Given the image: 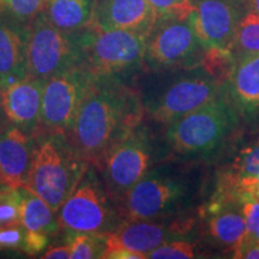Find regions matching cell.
Returning a JSON list of instances; mask_svg holds the SVG:
<instances>
[{
    "label": "cell",
    "instance_id": "6da1fadb",
    "mask_svg": "<svg viewBox=\"0 0 259 259\" xmlns=\"http://www.w3.org/2000/svg\"><path fill=\"white\" fill-rule=\"evenodd\" d=\"M141 93L124 77H96L66 135L77 154L99 168L114 145L143 122Z\"/></svg>",
    "mask_w": 259,
    "mask_h": 259
},
{
    "label": "cell",
    "instance_id": "7a4b0ae2",
    "mask_svg": "<svg viewBox=\"0 0 259 259\" xmlns=\"http://www.w3.org/2000/svg\"><path fill=\"white\" fill-rule=\"evenodd\" d=\"M208 187L202 161L161 162L119 200L122 221L190 215Z\"/></svg>",
    "mask_w": 259,
    "mask_h": 259
},
{
    "label": "cell",
    "instance_id": "3957f363",
    "mask_svg": "<svg viewBox=\"0 0 259 259\" xmlns=\"http://www.w3.org/2000/svg\"><path fill=\"white\" fill-rule=\"evenodd\" d=\"M240 115L225 93L167 126L166 142L180 158L204 161L221 149L238 127Z\"/></svg>",
    "mask_w": 259,
    "mask_h": 259
},
{
    "label": "cell",
    "instance_id": "277c9868",
    "mask_svg": "<svg viewBox=\"0 0 259 259\" xmlns=\"http://www.w3.org/2000/svg\"><path fill=\"white\" fill-rule=\"evenodd\" d=\"M25 189L58 212L71 196L90 163L77 154L64 135L37 136Z\"/></svg>",
    "mask_w": 259,
    "mask_h": 259
},
{
    "label": "cell",
    "instance_id": "5b68a950",
    "mask_svg": "<svg viewBox=\"0 0 259 259\" xmlns=\"http://www.w3.org/2000/svg\"><path fill=\"white\" fill-rule=\"evenodd\" d=\"M161 77L155 87L141 93L145 113L153 120L169 125L216 99L220 87L199 65L187 69L158 71Z\"/></svg>",
    "mask_w": 259,
    "mask_h": 259
},
{
    "label": "cell",
    "instance_id": "8992f818",
    "mask_svg": "<svg viewBox=\"0 0 259 259\" xmlns=\"http://www.w3.org/2000/svg\"><path fill=\"white\" fill-rule=\"evenodd\" d=\"M77 36L82 64L95 77H124L144 66L147 35L88 25Z\"/></svg>",
    "mask_w": 259,
    "mask_h": 259
},
{
    "label": "cell",
    "instance_id": "52a82bcc",
    "mask_svg": "<svg viewBox=\"0 0 259 259\" xmlns=\"http://www.w3.org/2000/svg\"><path fill=\"white\" fill-rule=\"evenodd\" d=\"M57 218L60 228L69 233L109 234L122 222L118 204L92 164L58 210Z\"/></svg>",
    "mask_w": 259,
    "mask_h": 259
},
{
    "label": "cell",
    "instance_id": "ba28073f",
    "mask_svg": "<svg viewBox=\"0 0 259 259\" xmlns=\"http://www.w3.org/2000/svg\"><path fill=\"white\" fill-rule=\"evenodd\" d=\"M160 162L153 135L143 122L107 153L99 168L106 190L116 203Z\"/></svg>",
    "mask_w": 259,
    "mask_h": 259
},
{
    "label": "cell",
    "instance_id": "9c48e42d",
    "mask_svg": "<svg viewBox=\"0 0 259 259\" xmlns=\"http://www.w3.org/2000/svg\"><path fill=\"white\" fill-rule=\"evenodd\" d=\"M204 52L190 15H158L147 35L144 67L149 71L194 67Z\"/></svg>",
    "mask_w": 259,
    "mask_h": 259
},
{
    "label": "cell",
    "instance_id": "30bf717a",
    "mask_svg": "<svg viewBox=\"0 0 259 259\" xmlns=\"http://www.w3.org/2000/svg\"><path fill=\"white\" fill-rule=\"evenodd\" d=\"M95 78L83 64L48 78L42 92L41 113L34 137L69 134Z\"/></svg>",
    "mask_w": 259,
    "mask_h": 259
},
{
    "label": "cell",
    "instance_id": "8fae6325",
    "mask_svg": "<svg viewBox=\"0 0 259 259\" xmlns=\"http://www.w3.org/2000/svg\"><path fill=\"white\" fill-rule=\"evenodd\" d=\"M27 72L29 77L47 80L82 64L76 34L63 31L45 18L40 11L25 27Z\"/></svg>",
    "mask_w": 259,
    "mask_h": 259
},
{
    "label": "cell",
    "instance_id": "7c38bea8",
    "mask_svg": "<svg viewBox=\"0 0 259 259\" xmlns=\"http://www.w3.org/2000/svg\"><path fill=\"white\" fill-rule=\"evenodd\" d=\"M199 216L206 244L238 258L245 236V219L232 191L218 185L215 193L200 206Z\"/></svg>",
    "mask_w": 259,
    "mask_h": 259
},
{
    "label": "cell",
    "instance_id": "4fadbf2b",
    "mask_svg": "<svg viewBox=\"0 0 259 259\" xmlns=\"http://www.w3.org/2000/svg\"><path fill=\"white\" fill-rule=\"evenodd\" d=\"M194 219L190 215L166 219L122 221L120 226L107 234L106 250H126L144 255L164 242L186 238L192 231Z\"/></svg>",
    "mask_w": 259,
    "mask_h": 259
},
{
    "label": "cell",
    "instance_id": "5bb4252c",
    "mask_svg": "<svg viewBox=\"0 0 259 259\" xmlns=\"http://www.w3.org/2000/svg\"><path fill=\"white\" fill-rule=\"evenodd\" d=\"M190 14L194 32L204 48H229L242 16L246 0H191Z\"/></svg>",
    "mask_w": 259,
    "mask_h": 259
},
{
    "label": "cell",
    "instance_id": "9a60e30c",
    "mask_svg": "<svg viewBox=\"0 0 259 259\" xmlns=\"http://www.w3.org/2000/svg\"><path fill=\"white\" fill-rule=\"evenodd\" d=\"M157 17V11L148 0H95L89 25L148 35Z\"/></svg>",
    "mask_w": 259,
    "mask_h": 259
},
{
    "label": "cell",
    "instance_id": "2e32d148",
    "mask_svg": "<svg viewBox=\"0 0 259 259\" xmlns=\"http://www.w3.org/2000/svg\"><path fill=\"white\" fill-rule=\"evenodd\" d=\"M45 83L28 76L0 89V107L6 118L31 136L38 124Z\"/></svg>",
    "mask_w": 259,
    "mask_h": 259
},
{
    "label": "cell",
    "instance_id": "e0dca14e",
    "mask_svg": "<svg viewBox=\"0 0 259 259\" xmlns=\"http://www.w3.org/2000/svg\"><path fill=\"white\" fill-rule=\"evenodd\" d=\"M35 143L34 136L16 125L0 132V186L25 189Z\"/></svg>",
    "mask_w": 259,
    "mask_h": 259
},
{
    "label": "cell",
    "instance_id": "ac0fdd59",
    "mask_svg": "<svg viewBox=\"0 0 259 259\" xmlns=\"http://www.w3.org/2000/svg\"><path fill=\"white\" fill-rule=\"evenodd\" d=\"M25 27L0 14V89L28 77Z\"/></svg>",
    "mask_w": 259,
    "mask_h": 259
},
{
    "label": "cell",
    "instance_id": "d6986e66",
    "mask_svg": "<svg viewBox=\"0 0 259 259\" xmlns=\"http://www.w3.org/2000/svg\"><path fill=\"white\" fill-rule=\"evenodd\" d=\"M223 93L239 115L250 116L259 111V54L236 61Z\"/></svg>",
    "mask_w": 259,
    "mask_h": 259
},
{
    "label": "cell",
    "instance_id": "ffe728a7",
    "mask_svg": "<svg viewBox=\"0 0 259 259\" xmlns=\"http://www.w3.org/2000/svg\"><path fill=\"white\" fill-rule=\"evenodd\" d=\"M95 0H44L41 12L60 30L76 34L92 22Z\"/></svg>",
    "mask_w": 259,
    "mask_h": 259
},
{
    "label": "cell",
    "instance_id": "44dd1931",
    "mask_svg": "<svg viewBox=\"0 0 259 259\" xmlns=\"http://www.w3.org/2000/svg\"><path fill=\"white\" fill-rule=\"evenodd\" d=\"M21 191V225L25 232L52 236L57 234L60 226L57 212L40 197L27 189Z\"/></svg>",
    "mask_w": 259,
    "mask_h": 259
},
{
    "label": "cell",
    "instance_id": "7402d4cb",
    "mask_svg": "<svg viewBox=\"0 0 259 259\" xmlns=\"http://www.w3.org/2000/svg\"><path fill=\"white\" fill-rule=\"evenodd\" d=\"M229 50L236 61L259 54V15L248 10L236 27Z\"/></svg>",
    "mask_w": 259,
    "mask_h": 259
},
{
    "label": "cell",
    "instance_id": "603a6c76",
    "mask_svg": "<svg viewBox=\"0 0 259 259\" xmlns=\"http://www.w3.org/2000/svg\"><path fill=\"white\" fill-rule=\"evenodd\" d=\"M199 66L218 85L223 87L234 72L236 59L229 48L211 47L204 52Z\"/></svg>",
    "mask_w": 259,
    "mask_h": 259
},
{
    "label": "cell",
    "instance_id": "cb8c5ba5",
    "mask_svg": "<svg viewBox=\"0 0 259 259\" xmlns=\"http://www.w3.org/2000/svg\"><path fill=\"white\" fill-rule=\"evenodd\" d=\"M259 174V134L248 144L239 150V153L229 164L228 170L223 174L227 179H240L244 177Z\"/></svg>",
    "mask_w": 259,
    "mask_h": 259
},
{
    "label": "cell",
    "instance_id": "d4e9b609",
    "mask_svg": "<svg viewBox=\"0 0 259 259\" xmlns=\"http://www.w3.org/2000/svg\"><path fill=\"white\" fill-rule=\"evenodd\" d=\"M70 258H102L107 248V234L95 233H70Z\"/></svg>",
    "mask_w": 259,
    "mask_h": 259
},
{
    "label": "cell",
    "instance_id": "484cf974",
    "mask_svg": "<svg viewBox=\"0 0 259 259\" xmlns=\"http://www.w3.org/2000/svg\"><path fill=\"white\" fill-rule=\"evenodd\" d=\"M208 252L199 250V245L190 239L180 238L167 241L148 254L150 259H192L209 257Z\"/></svg>",
    "mask_w": 259,
    "mask_h": 259
},
{
    "label": "cell",
    "instance_id": "4316f807",
    "mask_svg": "<svg viewBox=\"0 0 259 259\" xmlns=\"http://www.w3.org/2000/svg\"><path fill=\"white\" fill-rule=\"evenodd\" d=\"M220 185H222V184H220ZM228 189L232 191L233 194H234V198L236 200V203H238L240 212L242 213V216H244L245 219V236L240 247V251H239V254H240V252L244 250L246 246L253 244L254 242V235L259 229V202L253 198H251L247 194L239 192V191L231 189V187H228Z\"/></svg>",
    "mask_w": 259,
    "mask_h": 259
},
{
    "label": "cell",
    "instance_id": "83f0119b",
    "mask_svg": "<svg viewBox=\"0 0 259 259\" xmlns=\"http://www.w3.org/2000/svg\"><path fill=\"white\" fill-rule=\"evenodd\" d=\"M44 0H0V14L28 24L41 11Z\"/></svg>",
    "mask_w": 259,
    "mask_h": 259
},
{
    "label": "cell",
    "instance_id": "f1b7e54d",
    "mask_svg": "<svg viewBox=\"0 0 259 259\" xmlns=\"http://www.w3.org/2000/svg\"><path fill=\"white\" fill-rule=\"evenodd\" d=\"M21 223V191L0 186V227Z\"/></svg>",
    "mask_w": 259,
    "mask_h": 259
},
{
    "label": "cell",
    "instance_id": "f546056e",
    "mask_svg": "<svg viewBox=\"0 0 259 259\" xmlns=\"http://www.w3.org/2000/svg\"><path fill=\"white\" fill-rule=\"evenodd\" d=\"M25 229L21 223L0 227V252L18 250L23 245Z\"/></svg>",
    "mask_w": 259,
    "mask_h": 259
},
{
    "label": "cell",
    "instance_id": "4dcf8cb0",
    "mask_svg": "<svg viewBox=\"0 0 259 259\" xmlns=\"http://www.w3.org/2000/svg\"><path fill=\"white\" fill-rule=\"evenodd\" d=\"M154 6L158 15H181L189 16L193 5L191 0H148Z\"/></svg>",
    "mask_w": 259,
    "mask_h": 259
},
{
    "label": "cell",
    "instance_id": "1f68e13d",
    "mask_svg": "<svg viewBox=\"0 0 259 259\" xmlns=\"http://www.w3.org/2000/svg\"><path fill=\"white\" fill-rule=\"evenodd\" d=\"M220 184L226 185L231 189H234L239 192H242L251 198H253L259 202V174L258 176L252 177H244L240 179H227V178L221 177L220 179Z\"/></svg>",
    "mask_w": 259,
    "mask_h": 259
},
{
    "label": "cell",
    "instance_id": "d6a6232c",
    "mask_svg": "<svg viewBox=\"0 0 259 259\" xmlns=\"http://www.w3.org/2000/svg\"><path fill=\"white\" fill-rule=\"evenodd\" d=\"M48 242H50V236L48 235L25 232L22 251L29 255L40 254L47 247Z\"/></svg>",
    "mask_w": 259,
    "mask_h": 259
},
{
    "label": "cell",
    "instance_id": "836d02e7",
    "mask_svg": "<svg viewBox=\"0 0 259 259\" xmlns=\"http://www.w3.org/2000/svg\"><path fill=\"white\" fill-rule=\"evenodd\" d=\"M42 259H67L70 258V245L69 242L65 245L53 246L41 255Z\"/></svg>",
    "mask_w": 259,
    "mask_h": 259
},
{
    "label": "cell",
    "instance_id": "e575fe53",
    "mask_svg": "<svg viewBox=\"0 0 259 259\" xmlns=\"http://www.w3.org/2000/svg\"><path fill=\"white\" fill-rule=\"evenodd\" d=\"M239 258L245 259H259V244L253 242V244L246 246L239 254Z\"/></svg>",
    "mask_w": 259,
    "mask_h": 259
},
{
    "label": "cell",
    "instance_id": "d590c367",
    "mask_svg": "<svg viewBox=\"0 0 259 259\" xmlns=\"http://www.w3.org/2000/svg\"><path fill=\"white\" fill-rule=\"evenodd\" d=\"M246 2H247V5L251 11L259 15V0H246Z\"/></svg>",
    "mask_w": 259,
    "mask_h": 259
},
{
    "label": "cell",
    "instance_id": "8d00e7d4",
    "mask_svg": "<svg viewBox=\"0 0 259 259\" xmlns=\"http://www.w3.org/2000/svg\"><path fill=\"white\" fill-rule=\"evenodd\" d=\"M254 242H257V244H259V229H258L257 233H255V235H254Z\"/></svg>",
    "mask_w": 259,
    "mask_h": 259
}]
</instances>
